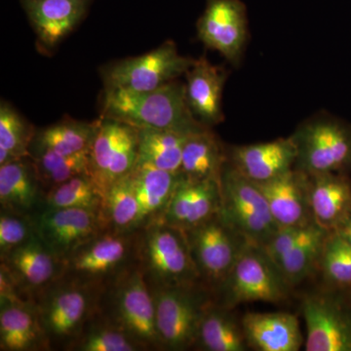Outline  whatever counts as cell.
<instances>
[{
    "label": "cell",
    "mask_w": 351,
    "mask_h": 351,
    "mask_svg": "<svg viewBox=\"0 0 351 351\" xmlns=\"http://www.w3.org/2000/svg\"><path fill=\"white\" fill-rule=\"evenodd\" d=\"M228 160V151L210 127L191 134L182 156L181 173L188 181L221 182V172Z\"/></svg>",
    "instance_id": "4316f807"
},
{
    "label": "cell",
    "mask_w": 351,
    "mask_h": 351,
    "mask_svg": "<svg viewBox=\"0 0 351 351\" xmlns=\"http://www.w3.org/2000/svg\"><path fill=\"white\" fill-rule=\"evenodd\" d=\"M330 233L331 230L318 226L315 221L308 223L301 239L277 261V267L293 288L318 269L323 246Z\"/></svg>",
    "instance_id": "f1b7e54d"
},
{
    "label": "cell",
    "mask_w": 351,
    "mask_h": 351,
    "mask_svg": "<svg viewBox=\"0 0 351 351\" xmlns=\"http://www.w3.org/2000/svg\"><path fill=\"white\" fill-rule=\"evenodd\" d=\"M1 267L7 270L21 292H43L59 280L63 263L34 237L1 257Z\"/></svg>",
    "instance_id": "2e32d148"
},
{
    "label": "cell",
    "mask_w": 351,
    "mask_h": 351,
    "mask_svg": "<svg viewBox=\"0 0 351 351\" xmlns=\"http://www.w3.org/2000/svg\"><path fill=\"white\" fill-rule=\"evenodd\" d=\"M103 197L88 174L75 176L53 186L44 199L45 208L51 209L82 208L103 211Z\"/></svg>",
    "instance_id": "e575fe53"
},
{
    "label": "cell",
    "mask_w": 351,
    "mask_h": 351,
    "mask_svg": "<svg viewBox=\"0 0 351 351\" xmlns=\"http://www.w3.org/2000/svg\"><path fill=\"white\" fill-rule=\"evenodd\" d=\"M131 174L140 204L141 230L149 223L160 221L184 177L182 173L169 172L145 163L136 164Z\"/></svg>",
    "instance_id": "cb8c5ba5"
},
{
    "label": "cell",
    "mask_w": 351,
    "mask_h": 351,
    "mask_svg": "<svg viewBox=\"0 0 351 351\" xmlns=\"http://www.w3.org/2000/svg\"><path fill=\"white\" fill-rule=\"evenodd\" d=\"M336 291L332 288L302 300L304 350L351 351V300Z\"/></svg>",
    "instance_id": "4fadbf2b"
},
{
    "label": "cell",
    "mask_w": 351,
    "mask_h": 351,
    "mask_svg": "<svg viewBox=\"0 0 351 351\" xmlns=\"http://www.w3.org/2000/svg\"><path fill=\"white\" fill-rule=\"evenodd\" d=\"M346 243L351 246V216L339 228L335 230Z\"/></svg>",
    "instance_id": "f35d334b"
},
{
    "label": "cell",
    "mask_w": 351,
    "mask_h": 351,
    "mask_svg": "<svg viewBox=\"0 0 351 351\" xmlns=\"http://www.w3.org/2000/svg\"><path fill=\"white\" fill-rule=\"evenodd\" d=\"M228 160L255 182L276 179L294 169L298 149L292 136L258 144L235 145L228 151Z\"/></svg>",
    "instance_id": "e0dca14e"
},
{
    "label": "cell",
    "mask_w": 351,
    "mask_h": 351,
    "mask_svg": "<svg viewBox=\"0 0 351 351\" xmlns=\"http://www.w3.org/2000/svg\"><path fill=\"white\" fill-rule=\"evenodd\" d=\"M198 38L210 49L233 64L243 56L248 18L241 0H206V6L197 22Z\"/></svg>",
    "instance_id": "9a60e30c"
},
{
    "label": "cell",
    "mask_w": 351,
    "mask_h": 351,
    "mask_svg": "<svg viewBox=\"0 0 351 351\" xmlns=\"http://www.w3.org/2000/svg\"><path fill=\"white\" fill-rule=\"evenodd\" d=\"M135 232L106 230L80 246L63 263L60 278L98 289L106 280L119 278L137 256ZM115 280H113L114 282Z\"/></svg>",
    "instance_id": "ba28073f"
},
{
    "label": "cell",
    "mask_w": 351,
    "mask_h": 351,
    "mask_svg": "<svg viewBox=\"0 0 351 351\" xmlns=\"http://www.w3.org/2000/svg\"><path fill=\"white\" fill-rule=\"evenodd\" d=\"M101 117L137 129H169L186 134L208 127L191 112L186 84L176 80L152 91L105 88Z\"/></svg>",
    "instance_id": "6da1fadb"
},
{
    "label": "cell",
    "mask_w": 351,
    "mask_h": 351,
    "mask_svg": "<svg viewBox=\"0 0 351 351\" xmlns=\"http://www.w3.org/2000/svg\"><path fill=\"white\" fill-rule=\"evenodd\" d=\"M256 184L263 191L279 228L314 221L309 204V177L306 173L294 168L276 179Z\"/></svg>",
    "instance_id": "ac0fdd59"
},
{
    "label": "cell",
    "mask_w": 351,
    "mask_h": 351,
    "mask_svg": "<svg viewBox=\"0 0 351 351\" xmlns=\"http://www.w3.org/2000/svg\"><path fill=\"white\" fill-rule=\"evenodd\" d=\"M311 216L334 232L351 216V184L341 173L308 175Z\"/></svg>",
    "instance_id": "603a6c76"
},
{
    "label": "cell",
    "mask_w": 351,
    "mask_h": 351,
    "mask_svg": "<svg viewBox=\"0 0 351 351\" xmlns=\"http://www.w3.org/2000/svg\"><path fill=\"white\" fill-rule=\"evenodd\" d=\"M99 123L100 119L94 122L62 120L36 133L31 151L48 149L64 156L89 152L98 131Z\"/></svg>",
    "instance_id": "4dcf8cb0"
},
{
    "label": "cell",
    "mask_w": 351,
    "mask_h": 351,
    "mask_svg": "<svg viewBox=\"0 0 351 351\" xmlns=\"http://www.w3.org/2000/svg\"><path fill=\"white\" fill-rule=\"evenodd\" d=\"M31 216L1 211L0 216V253L5 255L16 247L36 237Z\"/></svg>",
    "instance_id": "74e56055"
},
{
    "label": "cell",
    "mask_w": 351,
    "mask_h": 351,
    "mask_svg": "<svg viewBox=\"0 0 351 351\" xmlns=\"http://www.w3.org/2000/svg\"><path fill=\"white\" fill-rule=\"evenodd\" d=\"M32 157L0 165L2 211L31 216L40 202V179Z\"/></svg>",
    "instance_id": "d4e9b609"
},
{
    "label": "cell",
    "mask_w": 351,
    "mask_h": 351,
    "mask_svg": "<svg viewBox=\"0 0 351 351\" xmlns=\"http://www.w3.org/2000/svg\"><path fill=\"white\" fill-rule=\"evenodd\" d=\"M292 289L263 247L250 244L219 286V304L232 309L247 302L278 304L290 298Z\"/></svg>",
    "instance_id": "3957f363"
},
{
    "label": "cell",
    "mask_w": 351,
    "mask_h": 351,
    "mask_svg": "<svg viewBox=\"0 0 351 351\" xmlns=\"http://www.w3.org/2000/svg\"><path fill=\"white\" fill-rule=\"evenodd\" d=\"M31 217L36 237L62 263L83 244L108 230L101 210L44 207Z\"/></svg>",
    "instance_id": "5bb4252c"
},
{
    "label": "cell",
    "mask_w": 351,
    "mask_h": 351,
    "mask_svg": "<svg viewBox=\"0 0 351 351\" xmlns=\"http://www.w3.org/2000/svg\"><path fill=\"white\" fill-rule=\"evenodd\" d=\"M297 145L295 169L307 175L351 169V126L331 117H316L292 135Z\"/></svg>",
    "instance_id": "52a82bcc"
},
{
    "label": "cell",
    "mask_w": 351,
    "mask_h": 351,
    "mask_svg": "<svg viewBox=\"0 0 351 351\" xmlns=\"http://www.w3.org/2000/svg\"><path fill=\"white\" fill-rule=\"evenodd\" d=\"M32 161L41 184L53 186L68 181L75 176L89 175V152L64 156L48 149H32ZM31 151V152H32Z\"/></svg>",
    "instance_id": "836d02e7"
},
{
    "label": "cell",
    "mask_w": 351,
    "mask_h": 351,
    "mask_svg": "<svg viewBox=\"0 0 351 351\" xmlns=\"http://www.w3.org/2000/svg\"><path fill=\"white\" fill-rule=\"evenodd\" d=\"M138 156V129L101 117L90 149L89 176L103 200L114 182L134 170Z\"/></svg>",
    "instance_id": "8fae6325"
},
{
    "label": "cell",
    "mask_w": 351,
    "mask_h": 351,
    "mask_svg": "<svg viewBox=\"0 0 351 351\" xmlns=\"http://www.w3.org/2000/svg\"><path fill=\"white\" fill-rule=\"evenodd\" d=\"M317 269L330 287H351V246L335 230L325 241Z\"/></svg>",
    "instance_id": "d590c367"
},
{
    "label": "cell",
    "mask_w": 351,
    "mask_h": 351,
    "mask_svg": "<svg viewBox=\"0 0 351 351\" xmlns=\"http://www.w3.org/2000/svg\"><path fill=\"white\" fill-rule=\"evenodd\" d=\"M221 217L249 243L267 244L279 228L258 184L228 160L221 172Z\"/></svg>",
    "instance_id": "277c9868"
},
{
    "label": "cell",
    "mask_w": 351,
    "mask_h": 351,
    "mask_svg": "<svg viewBox=\"0 0 351 351\" xmlns=\"http://www.w3.org/2000/svg\"><path fill=\"white\" fill-rule=\"evenodd\" d=\"M199 285L151 288L161 348L184 350L195 345L201 321L213 302Z\"/></svg>",
    "instance_id": "8992f818"
},
{
    "label": "cell",
    "mask_w": 351,
    "mask_h": 351,
    "mask_svg": "<svg viewBox=\"0 0 351 351\" xmlns=\"http://www.w3.org/2000/svg\"><path fill=\"white\" fill-rule=\"evenodd\" d=\"M207 351H246L241 320H237L232 309L212 302L203 316L196 343Z\"/></svg>",
    "instance_id": "83f0119b"
},
{
    "label": "cell",
    "mask_w": 351,
    "mask_h": 351,
    "mask_svg": "<svg viewBox=\"0 0 351 351\" xmlns=\"http://www.w3.org/2000/svg\"><path fill=\"white\" fill-rule=\"evenodd\" d=\"M44 47L53 48L82 22L90 0H21Z\"/></svg>",
    "instance_id": "ffe728a7"
},
{
    "label": "cell",
    "mask_w": 351,
    "mask_h": 351,
    "mask_svg": "<svg viewBox=\"0 0 351 351\" xmlns=\"http://www.w3.org/2000/svg\"><path fill=\"white\" fill-rule=\"evenodd\" d=\"M141 230L136 258L149 287L199 284V274L184 230L161 221L149 223Z\"/></svg>",
    "instance_id": "7a4b0ae2"
},
{
    "label": "cell",
    "mask_w": 351,
    "mask_h": 351,
    "mask_svg": "<svg viewBox=\"0 0 351 351\" xmlns=\"http://www.w3.org/2000/svg\"><path fill=\"white\" fill-rule=\"evenodd\" d=\"M98 290L60 278L41 292L34 307L49 346L69 341V348L75 343L98 304Z\"/></svg>",
    "instance_id": "5b68a950"
},
{
    "label": "cell",
    "mask_w": 351,
    "mask_h": 351,
    "mask_svg": "<svg viewBox=\"0 0 351 351\" xmlns=\"http://www.w3.org/2000/svg\"><path fill=\"white\" fill-rule=\"evenodd\" d=\"M195 60L182 56L176 44L167 41L142 56L127 58L108 66L101 75L106 88L152 91L186 75Z\"/></svg>",
    "instance_id": "30bf717a"
},
{
    "label": "cell",
    "mask_w": 351,
    "mask_h": 351,
    "mask_svg": "<svg viewBox=\"0 0 351 351\" xmlns=\"http://www.w3.org/2000/svg\"><path fill=\"white\" fill-rule=\"evenodd\" d=\"M221 206V182H191L184 178L160 221L186 232L219 213Z\"/></svg>",
    "instance_id": "d6986e66"
},
{
    "label": "cell",
    "mask_w": 351,
    "mask_h": 351,
    "mask_svg": "<svg viewBox=\"0 0 351 351\" xmlns=\"http://www.w3.org/2000/svg\"><path fill=\"white\" fill-rule=\"evenodd\" d=\"M36 131L6 101L0 105V165L32 157L31 145Z\"/></svg>",
    "instance_id": "d6a6232c"
},
{
    "label": "cell",
    "mask_w": 351,
    "mask_h": 351,
    "mask_svg": "<svg viewBox=\"0 0 351 351\" xmlns=\"http://www.w3.org/2000/svg\"><path fill=\"white\" fill-rule=\"evenodd\" d=\"M50 348L31 304L0 302V350L32 351Z\"/></svg>",
    "instance_id": "484cf974"
},
{
    "label": "cell",
    "mask_w": 351,
    "mask_h": 351,
    "mask_svg": "<svg viewBox=\"0 0 351 351\" xmlns=\"http://www.w3.org/2000/svg\"><path fill=\"white\" fill-rule=\"evenodd\" d=\"M112 285L110 322L123 330L143 348H161L154 294L138 265L124 272Z\"/></svg>",
    "instance_id": "7c38bea8"
},
{
    "label": "cell",
    "mask_w": 351,
    "mask_h": 351,
    "mask_svg": "<svg viewBox=\"0 0 351 351\" xmlns=\"http://www.w3.org/2000/svg\"><path fill=\"white\" fill-rule=\"evenodd\" d=\"M348 289H350V300H351V287H350V288H348Z\"/></svg>",
    "instance_id": "ab89813d"
},
{
    "label": "cell",
    "mask_w": 351,
    "mask_h": 351,
    "mask_svg": "<svg viewBox=\"0 0 351 351\" xmlns=\"http://www.w3.org/2000/svg\"><path fill=\"white\" fill-rule=\"evenodd\" d=\"M241 325L249 348L257 351H298L304 346L295 314L284 311L245 313Z\"/></svg>",
    "instance_id": "44dd1931"
},
{
    "label": "cell",
    "mask_w": 351,
    "mask_h": 351,
    "mask_svg": "<svg viewBox=\"0 0 351 351\" xmlns=\"http://www.w3.org/2000/svg\"><path fill=\"white\" fill-rule=\"evenodd\" d=\"M186 75V99L196 119L208 127L223 122L225 115L221 97L226 80L225 69L201 57L195 60Z\"/></svg>",
    "instance_id": "7402d4cb"
},
{
    "label": "cell",
    "mask_w": 351,
    "mask_h": 351,
    "mask_svg": "<svg viewBox=\"0 0 351 351\" xmlns=\"http://www.w3.org/2000/svg\"><path fill=\"white\" fill-rule=\"evenodd\" d=\"M184 232L201 280L217 289L251 244L219 213Z\"/></svg>",
    "instance_id": "9c48e42d"
},
{
    "label": "cell",
    "mask_w": 351,
    "mask_h": 351,
    "mask_svg": "<svg viewBox=\"0 0 351 351\" xmlns=\"http://www.w3.org/2000/svg\"><path fill=\"white\" fill-rule=\"evenodd\" d=\"M191 135L169 129H138L137 163L181 173L182 151Z\"/></svg>",
    "instance_id": "f546056e"
},
{
    "label": "cell",
    "mask_w": 351,
    "mask_h": 351,
    "mask_svg": "<svg viewBox=\"0 0 351 351\" xmlns=\"http://www.w3.org/2000/svg\"><path fill=\"white\" fill-rule=\"evenodd\" d=\"M71 348L78 351H136L145 350L117 325L108 322L94 326Z\"/></svg>",
    "instance_id": "8d00e7d4"
},
{
    "label": "cell",
    "mask_w": 351,
    "mask_h": 351,
    "mask_svg": "<svg viewBox=\"0 0 351 351\" xmlns=\"http://www.w3.org/2000/svg\"><path fill=\"white\" fill-rule=\"evenodd\" d=\"M131 173L114 182L105 196L103 213L108 230L119 233L140 230V204Z\"/></svg>",
    "instance_id": "1f68e13d"
}]
</instances>
